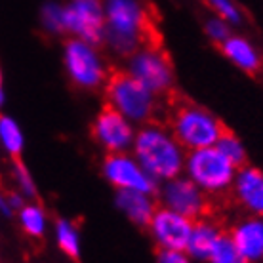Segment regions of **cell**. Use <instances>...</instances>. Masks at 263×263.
<instances>
[{
  "instance_id": "1",
  "label": "cell",
  "mask_w": 263,
  "mask_h": 263,
  "mask_svg": "<svg viewBox=\"0 0 263 263\" xmlns=\"http://www.w3.org/2000/svg\"><path fill=\"white\" fill-rule=\"evenodd\" d=\"M157 42L153 13L141 0H105L103 44L120 60H126L139 46Z\"/></svg>"
},
{
  "instance_id": "2",
  "label": "cell",
  "mask_w": 263,
  "mask_h": 263,
  "mask_svg": "<svg viewBox=\"0 0 263 263\" xmlns=\"http://www.w3.org/2000/svg\"><path fill=\"white\" fill-rule=\"evenodd\" d=\"M130 153L158 185L183 174L187 151L168 124L151 120L138 126Z\"/></svg>"
},
{
  "instance_id": "3",
  "label": "cell",
  "mask_w": 263,
  "mask_h": 263,
  "mask_svg": "<svg viewBox=\"0 0 263 263\" xmlns=\"http://www.w3.org/2000/svg\"><path fill=\"white\" fill-rule=\"evenodd\" d=\"M168 128L185 151L214 147L227 130L210 109L191 101H181L172 109Z\"/></svg>"
},
{
  "instance_id": "4",
  "label": "cell",
  "mask_w": 263,
  "mask_h": 263,
  "mask_svg": "<svg viewBox=\"0 0 263 263\" xmlns=\"http://www.w3.org/2000/svg\"><path fill=\"white\" fill-rule=\"evenodd\" d=\"M103 93H105V105L119 111L132 124H147L157 117L158 96L149 92L126 71L111 72L103 86Z\"/></svg>"
},
{
  "instance_id": "5",
  "label": "cell",
  "mask_w": 263,
  "mask_h": 263,
  "mask_svg": "<svg viewBox=\"0 0 263 263\" xmlns=\"http://www.w3.org/2000/svg\"><path fill=\"white\" fill-rule=\"evenodd\" d=\"M237 170V166L214 145L197 151H187L183 176H187L210 198H219L231 193Z\"/></svg>"
},
{
  "instance_id": "6",
  "label": "cell",
  "mask_w": 263,
  "mask_h": 263,
  "mask_svg": "<svg viewBox=\"0 0 263 263\" xmlns=\"http://www.w3.org/2000/svg\"><path fill=\"white\" fill-rule=\"evenodd\" d=\"M61 61H63V69L69 82L82 92L103 90L111 74L99 46L82 39L69 36L65 40Z\"/></svg>"
},
{
  "instance_id": "7",
  "label": "cell",
  "mask_w": 263,
  "mask_h": 263,
  "mask_svg": "<svg viewBox=\"0 0 263 263\" xmlns=\"http://www.w3.org/2000/svg\"><path fill=\"white\" fill-rule=\"evenodd\" d=\"M124 71L158 98L168 96L176 84L170 55L158 46V42H147L130 53L126 58Z\"/></svg>"
},
{
  "instance_id": "8",
  "label": "cell",
  "mask_w": 263,
  "mask_h": 263,
  "mask_svg": "<svg viewBox=\"0 0 263 263\" xmlns=\"http://www.w3.org/2000/svg\"><path fill=\"white\" fill-rule=\"evenodd\" d=\"M157 200L160 206H166L193 221L204 216H210L212 198L200 191L183 174L158 185Z\"/></svg>"
},
{
  "instance_id": "9",
  "label": "cell",
  "mask_w": 263,
  "mask_h": 263,
  "mask_svg": "<svg viewBox=\"0 0 263 263\" xmlns=\"http://www.w3.org/2000/svg\"><path fill=\"white\" fill-rule=\"evenodd\" d=\"M101 176L115 191H141L149 195H157L158 191V183L130 151L105 155L101 160Z\"/></svg>"
},
{
  "instance_id": "10",
  "label": "cell",
  "mask_w": 263,
  "mask_h": 263,
  "mask_svg": "<svg viewBox=\"0 0 263 263\" xmlns=\"http://www.w3.org/2000/svg\"><path fill=\"white\" fill-rule=\"evenodd\" d=\"M65 29L69 36L101 46L105 34V0H69L65 4Z\"/></svg>"
},
{
  "instance_id": "11",
  "label": "cell",
  "mask_w": 263,
  "mask_h": 263,
  "mask_svg": "<svg viewBox=\"0 0 263 263\" xmlns=\"http://www.w3.org/2000/svg\"><path fill=\"white\" fill-rule=\"evenodd\" d=\"M136 132L138 126L109 105H103L92 120V138L105 155L130 151Z\"/></svg>"
},
{
  "instance_id": "12",
  "label": "cell",
  "mask_w": 263,
  "mask_h": 263,
  "mask_svg": "<svg viewBox=\"0 0 263 263\" xmlns=\"http://www.w3.org/2000/svg\"><path fill=\"white\" fill-rule=\"evenodd\" d=\"M145 229L158 250H185L191 237L193 219L158 204Z\"/></svg>"
},
{
  "instance_id": "13",
  "label": "cell",
  "mask_w": 263,
  "mask_h": 263,
  "mask_svg": "<svg viewBox=\"0 0 263 263\" xmlns=\"http://www.w3.org/2000/svg\"><path fill=\"white\" fill-rule=\"evenodd\" d=\"M231 197L248 216L263 217V170L257 166L244 164L237 170Z\"/></svg>"
},
{
  "instance_id": "14",
  "label": "cell",
  "mask_w": 263,
  "mask_h": 263,
  "mask_svg": "<svg viewBox=\"0 0 263 263\" xmlns=\"http://www.w3.org/2000/svg\"><path fill=\"white\" fill-rule=\"evenodd\" d=\"M227 235L248 263H263V217L246 214L231 225Z\"/></svg>"
},
{
  "instance_id": "15",
  "label": "cell",
  "mask_w": 263,
  "mask_h": 263,
  "mask_svg": "<svg viewBox=\"0 0 263 263\" xmlns=\"http://www.w3.org/2000/svg\"><path fill=\"white\" fill-rule=\"evenodd\" d=\"M225 233L227 231L217 223L214 217L204 216L200 219H195L193 221L191 237H189L185 252L189 254V257L195 263H206L210 254L214 252V248H216V244L221 240Z\"/></svg>"
},
{
  "instance_id": "16",
  "label": "cell",
  "mask_w": 263,
  "mask_h": 263,
  "mask_svg": "<svg viewBox=\"0 0 263 263\" xmlns=\"http://www.w3.org/2000/svg\"><path fill=\"white\" fill-rule=\"evenodd\" d=\"M223 58L244 74H257L263 67V58L256 44L242 34H231L219 46Z\"/></svg>"
},
{
  "instance_id": "17",
  "label": "cell",
  "mask_w": 263,
  "mask_h": 263,
  "mask_svg": "<svg viewBox=\"0 0 263 263\" xmlns=\"http://www.w3.org/2000/svg\"><path fill=\"white\" fill-rule=\"evenodd\" d=\"M115 206L122 216L136 227H147L153 214L158 208L157 195L141 191H117Z\"/></svg>"
},
{
  "instance_id": "18",
  "label": "cell",
  "mask_w": 263,
  "mask_h": 263,
  "mask_svg": "<svg viewBox=\"0 0 263 263\" xmlns=\"http://www.w3.org/2000/svg\"><path fill=\"white\" fill-rule=\"evenodd\" d=\"M53 240L63 256L69 259H79L82 254V237L79 225L69 217H58L53 223Z\"/></svg>"
},
{
  "instance_id": "19",
  "label": "cell",
  "mask_w": 263,
  "mask_h": 263,
  "mask_svg": "<svg viewBox=\"0 0 263 263\" xmlns=\"http://www.w3.org/2000/svg\"><path fill=\"white\" fill-rule=\"evenodd\" d=\"M17 214V221L20 227L23 229L27 237L31 238H42L48 231V214L46 210L34 200H29L21 206Z\"/></svg>"
},
{
  "instance_id": "20",
  "label": "cell",
  "mask_w": 263,
  "mask_h": 263,
  "mask_svg": "<svg viewBox=\"0 0 263 263\" xmlns=\"http://www.w3.org/2000/svg\"><path fill=\"white\" fill-rule=\"evenodd\" d=\"M0 147L12 158H20L25 149V136L20 122L8 115H0Z\"/></svg>"
},
{
  "instance_id": "21",
  "label": "cell",
  "mask_w": 263,
  "mask_h": 263,
  "mask_svg": "<svg viewBox=\"0 0 263 263\" xmlns=\"http://www.w3.org/2000/svg\"><path fill=\"white\" fill-rule=\"evenodd\" d=\"M40 25L52 36L67 34L65 29V6L60 2H46L40 10Z\"/></svg>"
},
{
  "instance_id": "22",
  "label": "cell",
  "mask_w": 263,
  "mask_h": 263,
  "mask_svg": "<svg viewBox=\"0 0 263 263\" xmlns=\"http://www.w3.org/2000/svg\"><path fill=\"white\" fill-rule=\"evenodd\" d=\"M216 147L223 153L225 157L229 158L231 162L237 166V168H240V166H244V164H248V151H246L242 139L238 138L237 134L225 130L223 136H221V138H219V141L216 143Z\"/></svg>"
},
{
  "instance_id": "23",
  "label": "cell",
  "mask_w": 263,
  "mask_h": 263,
  "mask_svg": "<svg viewBox=\"0 0 263 263\" xmlns=\"http://www.w3.org/2000/svg\"><path fill=\"white\" fill-rule=\"evenodd\" d=\"M12 178H13V185H15V191L20 193L21 197L25 200H34L36 198V183H34L31 172L27 168L21 160L15 158V162L12 166Z\"/></svg>"
},
{
  "instance_id": "24",
  "label": "cell",
  "mask_w": 263,
  "mask_h": 263,
  "mask_svg": "<svg viewBox=\"0 0 263 263\" xmlns=\"http://www.w3.org/2000/svg\"><path fill=\"white\" fill-rule=\"evenodd\" d=\"M206 263H248V259L238 252V248L233 244L229 235L225 233L221 240L216 244V248H214Z\"/></svg>"
},
{
  "instance_id": "25",
  "label": "cell",
  "mask_w": 263,
  "mask_h": 263,
  "mask_svg": "<svg viewBox=\"0 0 263 263\" xmlns=\"http://www.w3.org/2000/svg\"><path fill=\"white\" fill-rule=\"evenodd\" d=\"M214 15L225 20L229 25H238L242 21V12L235 0H204Z\"/></svg>"
},
{
  "instance_id": "26",
  "label": "cell",
  "mask_w": 263,
  "mask_h": 263,
  "mask_svg": "<svg viewBox=\"0 0 263 263\" xmlns=\"http://www.w3.org/2000/svg\"><path fill=\"white\" fill-rule=\"evenodd\" d=\"M231 27L233 25H229L225 20L217 17V15H212V17H208L206 23H204V33H206V36H208L210 42H214L216 46H221L225 40L233 34Z\"/></svg>"
},
{
  "instance_id": "27",
  "label": "cell",
  "mask_w": 263,
  "mask_h": 263,
  "mask_svg": "<svg viewBox=\"0 0 263 263\" xmlns=\"http://www.w3.org/2000/svg\"><path fill=\"white\" fill-rule=\"evenodd\" d=\"M155 263H195L185 250H158Z\"/></svg>"
},
{
  "instance_id": "28",
  "label": "cell",
  "mask_w": 263,
  "mask_h": 263,
  "mask_svg": "<svg viewBox=\"0 0 263 263\" xmlns=\"http://www.w3.org/2000/svg\"><path fill=\"white\" fill-rule=\"evenodd\" d=\"M15 214V210L12 208V204H10V197H8V193H4L0 189V216L4 217H10Z\"/></svg>"
},
{
  "instance_id": "29",
  "label": "cell",
  "mask_w": 263,
  "mask_h": 263,
  "mask_svg": "<svg viewBox=\"0 0 263 263\" xmlns=\"http://www.w3.org/2000/svg\"><path fill=\"white\" fill-rule=\"evenodd\" d=\"M4 79H2V71H0V107L4 105Z\"/></svg>"
}]
</instances>
